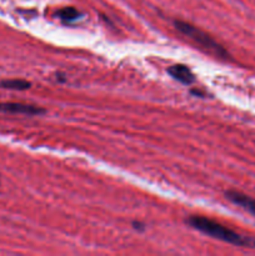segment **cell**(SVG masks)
I'll return each mask as SVG.
<instances>
[{"instance_id": "cell-4", "label": "cell", "mask_w": 255, "mask_h": 256, "mask_svg": "<svg viewBox=\"0 0 255 256\" xmlns=\"http://www.w3.org/2000/svg\"><path fill=\"white\" fill-rule=\"evenodd\" d=\"M168 72L170 74V76L174 78L175 80L180 82L182 84L190 85L195 82V75L192 74V70L186 66V65L182 64H175L168 69Z\"/></svg>"}, {"instance_id": "cell-6", "label": "cell", "mask_w": 255, "mask_h": 256, "mask_svg": "<svg viewBox=\"0 0 255 256\" xmlns=\"http://www.w3.org/2000/svg\"><path fill=\"white\" fill-rule=\"evenodd\" d=\"M30 82L22 79H9V80H0V88L10 90H26L30 88Z\"/></svg>"}, {"instance_id": "cell-5", "label": "cell", "mask_w": 255, "mask_h": 256, "mask_svg": "<svg viewBox=\"0 0 255 256\" xmlns=\"http://www.w3.org/2000/svg\"><path fill=\"white\" fill-rule=\"evenodd\" d=\"M225 195H226L228 199L232 202H234L235 205L242 208V209H245L246 212H249L250 214L255 215V199H252V198L248 196V195L245 194H242V192H232H232H226Z\"/></svg>"}, {"instance_id": "cell-2", "label": "cell", "mask_w": 255, "mask_h": 256, "mask_svg": "<svg viewBox=\"0 0 255 256\" xmlns=\"http://www.w3.org/2000/svg\"><path fill=\"white\" fill-rule=\"evenodd\" d=\"M174 25L182 34L186 35L188 38H190V39L194 40L195 42H198L199 45L204 46L205 49H208L209 52H214L218 56H226L228 55L226 50H225L222 45L218 44L209 34L202 32L199 28L194 26V25L190 24V22H182V20H175Z\"/></svg>"}, {"instance_id": "cell-1", "label": "cell", "mask_w": 255, "mask_h": 256, "mask_svg": "<svg viewBox=\"0 0 255 256\" xmlns=\"http://www.w3.org/2000/svg\"><path fill=\"white\" fill-rule=\"evenodd\" d=\"M188 224L194 229L209 235V236L215 238L222 242H229V244L235 245V246L242 248H255V239L252 238L244 236L219 222H214L212 219H208L204 216H192L188 219Z\"/></svg>"}, {"instance_id": "cell-8", "label": "cell", "mask_w": 255, "mask_h": 256, "mask_svg": "<svg viewBox=\"0 0 255 256\" xmlns=\"http://www.w3.org/2000/svg\"><path fill=\"white\" fill-rule=\"evenodd\" d=\"M142 226H144V225L139 224V222H134V228H135V229H139V230L144 229V228H142Z\"/></svg>"}, {"instance_id": "cell-7", "label": "cell", "mask_w": 255, "mask_h": 256, "mask_svg": "<svg viewBox=\"0 0 255 256\" xmlns=\"http://www.w3.org/2000/svg\"><path fill=\"white\" fill-rule=\"evenodd\" d=\"M58 16L62 20H64V22H74L78 18H80V12H78L75 8L68 6L60 9L59 12H58Z\"/></svg>"}, {"instance_id": "cell-3", "label": "cell", "mask_w": 255, "mask_h": 256, "mask_svg": "<svg viewBox=\"0 0 255 256\" xmlns=\"http://www.w3.org/2000/svg\"><path fill=\"white\" fill-rule=\"evenodd\" d=\"M0 112L24 115H39L45 112L44 109L34 105L22 104V102H0Z\"/></svg>"}]
</instances>
